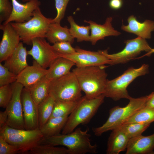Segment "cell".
I'll list each match as a JSON object with an SVG mask.
<instances>
[{
	"instance_id": "1",
	"label": "cell",
	"mask_w": 154,
	"mask_h": 154,
	"mask_svg": "<svg viewBox=\"0 0 154 154\" xmlns=\"http://www.w3.org/2000/svg\"><path fill=\"white\" fill-rule=\"evenodd\" d=\"M105 65L76 67L72 72L76 76L82 91L88 99L104 93L108 79Z\"/></svg>"
},
{
	"instance_id": "2",
	"label": "cell",
	"mask_w": 154,
	"mask_h": 154,
	"mask_svg": "<svg viewBox=\"0 0 154 154\" xmlns=\"http://www.w3.org/2000/svg\"><path fill=\"white\" fill-rule=\"evenodd\" d=\"M88 129L82 130L78 128L73 132L60 134L47 138H44L40 144L54 146L62 145L67 147L68 154H94L97 153V146L91 143L90 135Z\"/></svg>"
},
{
	"instance_id": "3",
	"label": "cell",
	"mask_w": 154,
	"mask_h": 154,
	"mask_svg": "<svg viewBox=\"0 0 154 154\" xmlns=\"http://www.w3.org/2000/svg\"><path fill=\"white\" fill-rule=\"evenodd\" d=\"M147 98V96L136 98L131 97L128 104L125 107L117 106L111 108L106 121L101 126L92 128L94 134L100 136L124 123L135 112L145 106Z\"/></svg>"
},
{
	"instance_id": "4",
	"label": "cell",
	"mask_w": 154,
	"mask_h": 154,
	"mask_svg": "<svg viewBox=\"0 0 154 154\" xmlns=\"http://www.w3.org/2000/svg\"><path fill=\"white\" fill-rule=\"evenodd\" d=\"M52 19L45 16L39 7L35 11L33 17L28 21L21 23H10L19 36L21 41L27 45H31L35 38H46Z\"/></svg>"
},
{
	"instance_id": "5",
	"label": "cell",
	"mask_w": 154,
	"mask_h": 154,
	"mask_svg": "<svg viewBox=\"0 0 154 154\" xmlns=\"http://www.w3.org/2000/svg\"><path fill=\"white\" fill-rule=\"evenodd\" d=\"M105 97L103 94L92 99L87 98L85 96L82 97L68 116L62 134L71 133L79 125L88 123L104 102Z\"/></svg>"
},
{
	"instance_id": "6",
	"label": "cell",
	"mask_w": 154,
	"mask_h": 154,
	"mask_svg": "<svg viewBox=\"0 0 154 154\" xmlns=\"http://www.w3.org/2000/svg\"><path fill=\"white\" fill-rule=\"evenodd\" d=\"M0 136L25 153L41 144L44 138L39 129L27 130L15 129L7 125L0 128Z\"/></svg>"
},
{
	"instance_id": "7",
	"label": "cell",
	"mask_w": 154,
	"mask_h": 154,
	"mask_svg": "<svg viewBox=\"0 0 154 154\" xmlns=\"http://www.w3.org/2000/svg\"><path fill=\"white\" fill-rule=\"evenodd\" d=\"M149 66L143 64L138 68H128L120 76L112 80H107L103 95L117 101L125 98L129 100L131 97L127 90L129 85L139 76L144 75L148 72Z\"/></svg>"
},
{
	"instance_id": "8",
	"label": "cell",
	"mask_w": 154,
	"mask_h": 154,
	"mask_svg": "<svg viewBox=\"0 0 154 154\" xmlns=\"http://www.w3.org/2000/svg\"><path fill=\"white\" fill-rule=\"evenodd\" d=\"M82 91L77 78L72 71L50 82L49 94L55 100H79L82 97Z\"/></svg>"
},
{
	"instance_id": "9",
	"label": "cell",
	"mask_w": 154,
	"mask_h": 154,
	"mask_svg": "<svg viewBox=\"0 0 154 154\" xmlns=\"http://www.w3.org/2000/svg\"><path fill=\"white\" fill-rule=\"evenodd\" d=\"M125 46L121 51L109 54L108 50H102L104 54L110 59V65L124 64L134 58L142 51L147 52L152 49L145 39L138 37L125 41Z\"/></svg>"
},
{
	"instance_id": "10",
	"label": "cell",
	"mask_w": 154,
	"mask_h": 154,
	"mask_svg": "<svg viewBox=\"0 0 154 154\" xmlns=\"http://www.w3.org/2000/svg\"><path fill=\"white\" fill-rule=\"evenodd\" d=\"M11 86L12 97L5 110L8 116L7 125L15 129H25L21 101V93L24 87L16 82Z\"/></svg>"
},
{
	"instance_id": "11",
	"label": "cell",
	"mask_w": 154,
	"mask_h": 154,
	"mask_svg": "<svg viewBox=\"0 0 154 154\" xmlns=\"http://www.w3.org/2000/svg\"><path fill=\"white\" fill-rule=\"evenodd\" d=\"M75 48L76 52L74 54L57 53L58 56L71 60L78 67L103 66L110 64V59L104 54L102 50L92 51L81 49L78 47Z\"/></svg>"
},
{
	"instance_id": "12",
	"label": "cell",
	"mask_w": 154,
	"mask_h": 154,
	"mask_svg": "<svg viewBox=\"0 0 154 154\" xmlns=\"http://www.w3.org/2000/svg\"><path fill=\"white\" fill-rule=\"evenodd\" d=\"M31 48L27 51L31 56L42 67L46 69L58 57L52 46L47 42L45 38H37L32 41Z\"/></svg>"
},
{
	"instance_id": "13",
	"label": "cell",
	"mask_w": 154,
	"mask_h": 154,
	"mask_svg": "<svg viewBox=\"0 0 154 154\" xmlns=\"http://www.w3.org/2000/svg\"><path fill=\"white\" fill-rule=\"evenodd\" d=\"M21 101L25 129H39L38 105L33 100L29 89L23 88Z\"/></svg>"
},
{
	"instance_id": "14",
	"label": "cell",
	"mask_w": 154,
	"mask_h": 154,
	"mask_svg": "<svg viewBox=\"0 0 154 154\" xmlns=\"http://www.w3.org/2000/svg\"><path fill=\"white\" fill-rule=\"evenodd\" d=\"M0 29L3 32L0 43V62L4 61L14 52L21 41L17 31L10 23L1 24Z\"/></svg>"
},
{
	"instance_id": "15",
	"label": "cell",
	"mask_w": 154,
	"mask_h": 154,
	"mask_svg": "<svg viewBox=\"0 0 154 154\" xmlns=\"http://www.w3.org/2000/svg\"><path fill=\"white\" fill-rule=\"evenodd\" d=\"M13 6L11 13L9 18L3 22L6 24L12 22L21 23L30 20L35 10L40 7V1L38 0H31L22 4L17 0H11Z\"/></svg>"
},
{
	"instance_id": "16",
	"label": "cell",
	"mask_w": 154,
	"mask_h": 154,
	"mask_svg": "<svg viewBox=\"0 0 154 154\" xmlns=\"http://www.w3.org/2000/svg\"><path fill=\"white\" fill-rule=\"evenodd\" d=\"M47 69L34 60L31 66H28L17 75L16 82L29 89L45 76Z\"/></svg>"
},
{
	"instance_id": "17",
	"label": "cell",
	"mask_w": 154,
	"mask_h": 154,
	"mask_svg": "<svg viewBox=\"0 0 154 154\" xmlns=\"http://www.w3.org/2000/svg\"><path fill=\"white\" fill-rule=\"evenodd\" d=\"M112 17H108L103 25L98 24L91 20H84V22L89 24L91 31L90 41L93 45H95L98 40L104 39L106 37L118 36L121 34L120 32L115 30L112 27Z\"/></svg>"
},
{
	"instance_id": "18",
	"label": "cell",
	"mask_w": 154,
	"mask_h": 154,
	"mask_svg": "<svg viewBox=\"0 0 154 154\" xmlns=\"http://www.w3.org/2000/svg\"><path fill=\"white\" fill-rule=\"evenodd\" d=\"M154 133L147 136L141 135L129 139L126 154L154 153Z\"/></svg>"
},
{
	"instance_id": "19",
	"label": "cell",
	"mask_w": 154,
	"mask_h": 154,
	"mask_svg": "<svg viewBox=\"0 0 154 154\" xmlns=\"http://www.w3.org/2000/svg\"><path fill=\"white\" fill-rule=\"evenodd\" d=\"M127 21L128 25H125L122 24L121 27L122 30L145 39L151 38V32L154 31V21L146 20L141 23L133 15L129 17Z\"/></svg>"
},
{
	"instance_id": "20",
	"label": "cell",
	"mask_w": 154,
	"mask_h": 154,
	"mask_svg": "<svg viewBox=\"0 0 154 154\" xmlns=\"http://www.w3.org/2000/svg\"><path fill=\"white\" fill-rule=\"evenodd\" d=\"M27 50L20 42L13 53L4 61L3 65L11 72L18 75L28 65Z\"/></svg>"
},
{
	"instance_id": "21",
	"label": "cell",
	"mask_w": 154,
	"mask_h": 154,
	"mask_svg": "<svg viewBox=\"0 0 154 154\" xmlns=\"http://www.w3.org/2000/svg\"><path fill=\"white\" fill-rule=\"evenodd\" d=\"M112 131L108 141L106 153L118 154L126 150L130 139L119 127Z\"/></svg>"
},
{
	"instance_id": "22",
	"label": "cell",
	"mask_w": 154,
	"mask_h": 154,
	"mask_svg": "<svg viewBox=\"0 0 154 154\" xmlns=\"http://www.w3.org/2000/svg\"><path fill=\"white\" fill-rule=\"evenodd\" d=\"M74 65L75 64L71 60L58 56L50 64L45 76L50 81L56 79L70 73Z\"/></svg>"
},
{
	"instance_id": "23",
	"label": "cell",
	"mask_w": 154,
	"mask_h": 154,
	"mask_svg": "<svg viewBox=\"0 0 154 154\" xmlns=\"http://www.w3.org/2000/svg\"><path fill=\"white\" fill-rule=\"evenodd\" d=\"M46 38L49 42L53 44L61 42L68 41L72 43L74 38L71 35L69 29L62 27L60 23H51L46 34Z\"/></svg>"
},
{
	"instance_id": "24",
	"label": "cell",
	"mask_w": 154,
	"mask_h": 154,
	"mask_svg": "<svg viewBox=\"0 0 154 154\" xmlns=\"http://www.w3.org/2000/svg\"><path fill=\"white\" fill-rule=\"evenodd\" d=\"M68 116L51 117L40 129L44 138L54 136L60 133L62 130Z\"/></svg>"
},
{
	"instance_id": "25",
	"label": "cell",
	"mask_w": 154,
	"mask_h": 154,
	"mask_svg": "<svg viewBox=\"0 0 154 154\" xmlns=\"http://www.w3.org/2000/svg\"><path fill=\"white\" fill-rule=\"evenodd\" d=\"M50 82L44 76L29 89L33 100L37 105L49 95Z\"/></svg>"
},
{
	"instance_id": "26",
	"label": "cell",
	"mask_w": 154,
	"mask_h": 154,
	"mask_svg": "<svg viewBox=\"0 0 154 154\" xmlns=\"http://www.w3.org/2000/svg\"><path fill=\"white\" fill-rule=\"evenodd\" d=\"M55 101V99L49 94L48 97L38 106L39 129L50 118Z\"/></svg>"
},
{
	"instance_id": "27",
	"label": "cell",
	"mask_w": 154,
	"mask_h": 154,
	"mask_svg": "<svg viewBox=\"0 0 154 154\" xmlns=\"http://www.w3.org/2000/svg\"><path fill=\"white\" fill-rule=\"evenodd\" d=\"M67 20L70 25V33L74 38H76L78 42L90 41V27L89 26H80L75 22L72 17H67Z\"/></svg>"
},
{
	"instance_id": "28",
	"label": "cell",
	"mask_w": 154,
	"mask_h": 154,
	"mask_svg": "<svg viewBox=\"0 0 154 154\" xmlns=\"http://www.w3.org/2000/svg\"><path fill=\"white\" fill-rule=\"evenodd\" d=\"M80 99L78 101H70L55 100L50 118L68 116L76 107Z\"/></svg>"
},
{
	"instance_id": "29",
	"label": "cell",
	"mask_w": 154,
	"mask_h": 154,
	"mask_svg": "<svg viewBox=\"0 0 154 154\" xmlns=\"http://www.w3.org/2000/svg\"><path fill=\"white\" fill-rule=\"evenodd\" d=\"M153 121L154 109L145 106L135 112L124 123H136L150 124Z\"/></svg>"
},
{
	"instance_id": "30",
	"label": "cell",
	"mask_w": 154,
	"mask_h": 154,
	"mask_svg": "<svg viewBox=\"0 0 154 154\" xmlns=\"http://www.w3.org/2000/svg\"><path fill=\"white\" fill-rule=\"evenodd\" d=\"M150 125L136 123H123L117 127L122 130L130 139L141 135Z\"/></svg>"
},
{
	"instance_id": "31",
	"label": "cell",
	"mask_w": 154,
	"mask_h": 154,
	"mask_svg": "<svg viewBox=\"0 0 154 154\" xmlns=\"http://www.w3.org/2000/svg\"><path fill=\"white\" fill-rule=\"evenodd\" d=\"M32 154H68L67 148L58 147L47 144H40L31 150Z\"/></svg>"
},
{
	"instance_id": "32",
	"label": "cell",
	"mask_w": 154,
	"mask_h": 154,
	"mask_svg": "<svg viewBox=\"0 0 154 154\" xmlns=\"http://www.w3.org/2000/svg\"><path fill=\"white\" fill-rule=\"evenodd\" d=\"M17 75L0 63V86L10 84L16 82Z\"/></svg>"
},
{
	"instance_id": "33",
	"label": "cell",
	"mask_w": 154,
	"mask_h": 154,
	"mask_svg": "<svg viewBox=\"0 0 154 154\" xmlns=\"http://www.w3.org/2000/svg\"><path fill=\"white\" fill-rule=\"evenodd\" d=\"M13 93L11 85L0 86V107L6 108L11 98Z\"/></svg>"
},
{
	"instance_id": "34",
	"label": "cell",
	"mask_w": 154,
	"mask_h": 154,
	"mask_svg": "<svg viewBox=\"0 0 154 154\" xmlns=\"http://www.w3.org/2000/svg\"><path fill=\"white\" fill-rule=\"evenodd\" d=\"M70 0H55V6L57 11L56 16L52 19V23H60L64 17L66 9Z\"/></svg>"
},
{
	"instance_id": "35",
	"label": "cell",
	"mask_w": 154,
	"mask_h": 154,
	"mask_svg": "<svg viewBox=\"0 0 154 154\" xmlns=\"http://www.w3.org/2000/svg\"><path fill=\"white\" fill-rule=\"evenodd\" d=\"M13 9L9 0H0V23L6 21L10 16Z\"/></svg>"
},
{
	"instance_id": "36",
	"label": "cell",
	"mask_w": 154,
	"mask_h": 154,
	"mask_svg": "<svg viewBox=\"0 0 154 154\" xmlns=\"http://www.w3.org/2000/svg\"><path fill=\"white\" fill-rule=\"evenodd\" d=\"M71 43L68 41H63L55 43L52 45L55 50L58 53L64 54H72L76 51Z\"/></svg>"
},
{
	"instance_id": "37",
	"label": "cell",
	"mask_w": 154,
	"mask_h": 154,
	"mask_svg": "<svg viewBox=\"0 0 154 154\" xmlns=\"http://www.w3.org/2000/svg\"><path fill=\"white\" fill-rule=\"evenodd\" d=\"M20 153L19 149L10 144L0 136V154H15Z\"/></svg>"
},
{
	"instance_id": "38",
	"label": "cell",
	"mask_w": 154,
	"mask_h": 154,
	"mask_svg": "<svg viewBox=\"0 0 154 154\" xmlns=\"http://www.w3.org/2000/svg\"><path fill=\"white\" fill-rule=\"evenodd\" d=\"M123 4L122 0H110L109 5L111 8L114 10H118L122 7Z\"/></svg>"
},
{
	"instance_id": "39",
	"label": "cell",
	"mask_w": 154,
	"mask_h": 154,
	"mask_svg": "<svg viewBox=\"0 0 154 154\" xmlns=\"http://www.w3.org/2000/svg\"><path fill=\"white\" fill-rule=\"evenodd\" d=\"M145 107L154 109V92H153L147 96Z\"/></svg>"
},
{
	"instance_id": "40",
	"label": "cell",
	"mask_w": 154,
	"mask_h": 154,
	"mask_svg": "<svg viewBox=\"0 0 154 154\" xmlns=\"http://www.w3.org/2000/svg\"><path fill=\"white\" fill-rule=\"evenodd\" d=\"M8 119L7 114L5 110L4 112H0V128L7 125Z\"/></svg>"
},
{
	"instance_id": "41",
	"label": "cell",
	"mask_w": 154,
	"mask_h": 154,
	"mask_svg": "<svg viewBox=\"0 0 154 154\" xmlns=\"http://www.w3.org/2000/svg\"><path fill=\"white\" fill-rule=\"evenodd\" d=\"M154 53V48L151 49L149 52H147L144 56H150L152 54Z\"/></svg>"
},
{
	"instance_id": "42",
	"label": "cell",
	"mask_w": 154,
	"mask_h": 154,
	"mask_svg": "<svg viewBox=\"0 0 154 154\" xmlns=\"http://www.w3.org/2000/svg\"><path fill=\"white\" fill-rule=\"evenodd\" d=\"M22 1L24 2H27L31 0H21Z\"/></svg>"
}]
</instances>
